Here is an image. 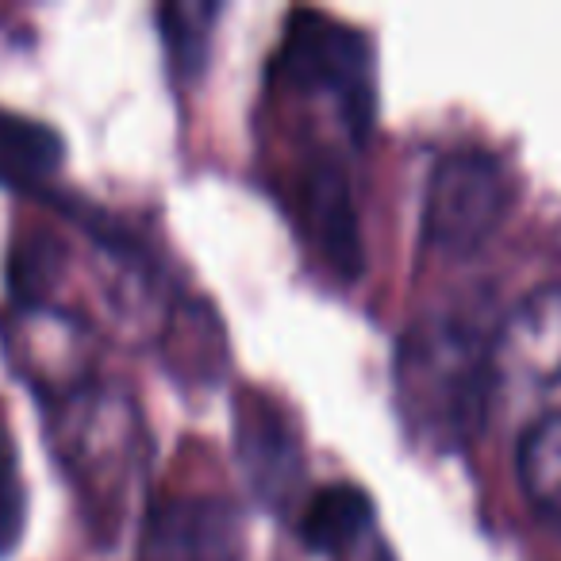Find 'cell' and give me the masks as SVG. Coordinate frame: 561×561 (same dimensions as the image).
I'll list each match as a JSON object with an SVG mask.
<instances>
[{
	"label": "cell",
	"mask_w": 561,
	"mask_h": 561,
	"mask_svg": "<svg viewBox=\"0 0 561 561\" xmlns=\"http://www.w3.org/2000/svg\"><path fill=\"white\" fill-rule=\"evenodd\" d=\"M374 515L377 507L366 489H358L351 481L323 484L320 492L308 496L305 512H300V538L316 553L343 558L374 530Z\"/></svg>",
	"instance_id": "10"
},
{
	"label": "cell",
	"mask_w": 561,
	"mask_h": 561,
	"mask_svg": "<svg viewBox=\"0 0 561 561\" xmlns=\"http://www.w3.org/2000/svg\"><path fill=\"white\" fill-rule=\"evenodd\" d=\"M515 477L527 504L546 523L561 527V412H546L519 438Z\"/></svg>",
	"instance_id": "11"
},
{
	"label": "cell",
	"mask_w": 561,
	"mask_h": 561,
	"mask_svg": "<svg viewBox=\"0 0 561 561\" xmlns=\"http://www.w3.org/2000/svg\"><path fill=\"white\" fill-rule=\"evenodd\" d=\"M55 450L93 523L108 527L112 535L147 469L139 404L112 385H81L78 392L55 400Z\"/></svg>",
	"instance_id": "2"
},
{
	"label": "cell",
	"mask_w": 561,
	"mask_h": 561,
	"mask_svg": "<svg viewBox=\"0 0 561 561\" xmlns=\"http://www.w3.org/2000/svg\"><path fill=\"white\" fill-rule=\"evenodd\" d=\"M512 204V185L496 158L454 150L431 170L423 196V239L443 254H473L500 231Z\"/></svg>",
	"instance_id": "4"
},
{
	"label": "cell",
	"mask_w": 561,
	"mask_h": 561,
	"mask_svg": "<svg viewBox=\"0 0 561 561\" xmlns=\"http://www.w3.org/2000/svg\"><path fill=\"white\" fill-rule=\"evenodd\" d=\"M139 561H247V519L219 492H165L147 507Z\"/></svg>",
	"instance_id": "5"
},
{
	"label": "cell",
	"mask_w": 561,
	"mask_h": 561,
	"mask_svg": "<svg viewBox=\"0 0 561 561\" xmlns=\"http://www.w3.org/2000/svg\"><path fill=\"white\" fill-rule=\"evenodd\" d=\"M219 16V4H165L158 12L162 20V43L170 50V62L178 73L196 78L208 58L211 20Z\"/></svg>",
	"instance_id": "13"
},
{
	"label": "cell",
	"mask_w": 561,
	"mask_h": 561,
	"mask_svg": "<svg viewBox=\"0 0 561 561\" xmlns=\"http://www.w3.org/2000/svg\"><path fill=\"white\" fill-rule=\"evenodd\" d=\"M492 346L458 320H420L397 354V397L408 427L435 450H461L484 427Z\"/></svg>",
	"instance_id": "1"
},
{
	"label": "cell",
	"mask_w": 561,
	"mask_h": 561,
	"mask_svg": "<svg viewBox=\"0 0 561 561\" xmlns=\"http://www.w3.org/2000/svg\"><path fill=\"white\" fill-rule=\"evenodd\" d=\"M9 346L16 351L20 374L55 404L78 392L93 377V346L81 320L58 312L50 305H24L16 328L9 331Z\"/></svg>",
	"instance_id": "7"
},
{
	"label": "cell",
	"mask_w": 561,
	"mask_h": 561,
	"mask_svg": "<svg viewBox=\"0 0 561 561\" xmlns=\"http://www.w3.org/2000/svg\"><path fill=\"white\" fill-rule=\"evenodd\" d=\"M234 454L250 492L270 512H285L305 489V443L273 397L242 389L234 400Z\"/></svg>",
	"instance_id": "6"
},
{
	"label": "cell",
	"mask_w": 561,
	"mask_h": 561,
	"mask_svg": "<svg viewBox=\"0 0 561 561\" xmlns=\"http://www.w3.org/2000/svg\"><path fill=\"white\" fill-rule=\"evenodd\" d=\"M62 165V135L39 119L0 108V178L32 185Z\"/></svg>",
	"instance_id": "12"
},
{
	"label": "cell",
	"mask_w": 561,
	"mask_h": 561,
	"mask_svg": "<svg viewBox=\"0 0 561 561\" xmlns=\"http://www.w3.org/2000/svg\"><path fill=\"white\" fill-rule=\"evenodd\" d=\"M277 73L293 89L328 96L354 131H366L374 119V47L358 27L323 12H297L280 43Z\"/></svg>",
	"instance_id": "3"
},
{
	"label": "cell",
	"mask_w": 561,
	"mask_h": 561,
	"mask_svg": "<svg viewBox=\"0 0 561 561\" xmlns=\"http://www.w3.org/2000/svg\"><path fill=\"white\" fill-rule=\"evenodd\" d=\"M24 477H20V458L16 443H12V431L0 412V553L12 550L24 530Z\"/></svg>",
	"instance_id": "14"
},
{
	"label": "cell",
	"mask_w": 561,
	"mask_h": 561,
	"mask_svg": "<svg viewBox=\"0 0 561 561\" xmlns=\"http://www.w3.org/2000/svg\"><path fill=\"white\" fill-rule=\"evenodd\" d=\"M297 219L328 270H335L343 280L362 277L366 247H362L358 204L351 178L335 158H320L305 170L297 185Z\"/></svg>",
	"instance_id": "8"
},
{
	"label": "cell",
	"mask_w": 561,
	"mask_h": 561,
	"mask_svg": "<svg viewBox=\"0 0 561 561\" xmlns=\"http://www.w3.org/2000/svg\"><path fill=\"white\" fill-rule=\"evenodd\" d=\"M492 366L527 385L561 381V280L530 289L492 339Z\"/></svg>",
	"instance_id": "9"
}]
</instances>
